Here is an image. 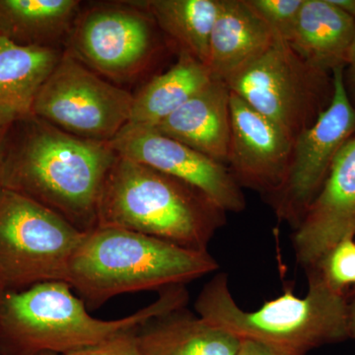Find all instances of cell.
<instances>
[{
	"instance_id": "cell-1",
	"label": "cell",
	"mask_w": 355,
	"mask_h": 355,
	"mask_svg": "<svg viewBox=\"0 0 355 355\" xmlns=\"http://www.w3.org/2000/svg\"><path fill=\"white\" fill-rule=\"evenodd\" d=\"M24 121L18 144L4 149L2 188L53 210L83 232L97 228L103 190L118 157L111 142L80 139L35 116Z\"/></svg>"
},
{
	"instance_id": "cell-2",
	"label": "cell",
	"mask_w": 355,
	"mask_h": 355,
	"mask_svg": "<svg viewBox=\"0 0 355 355\" xmlns=\"http://www.w3.org/2000/svg\"><path fill=\"white\" fill-rule=\"evenodd\" d=\"M65 282L4 291L0 299V355L48 352L64 355L132 330L156 317L181 309L186 286L168 287L150 305L118 320L91 316L84 301Z\"/></svg>"
},
{
	"instance_id": "cell-3",
	"label": "cell",
	"mask_w": 355,
	"mask_h": 355,
	"mask_svg": "<svg viewBox=\"0 0 355 355\" xmlns=\"http://www.w3.org/2000/svg\"><path fill=\"white\" fill-rule=\"evenodd\" d=\"M308 272V292L297 297L288 289L248 312L235 302L226 273H217L203 286L195 303L198 316L240 340H254L286 355L350 340L345 292L331 288L316 268Z\"/></svg>"
},
{
	"instance_id": "cell-4",
	"label": "cell",
	"mask_w": 355,
	"mask_h": 355,
	"mask_svg": "<svg viewBox=\"0 0 355 355\" xmlns=\"http://www.w3.org/2000/svg\"><path fill=\"white\" fill-rule=\"evenodd\" d=\"M219 265L209 252L113 227L86 232L70 263L67 284L96 309L121 294L184 286Z\"/></svg>"
},
{
	"instance_id": "cell-5",
	"label": "cell",
	"mask_w": 355,
	"mask_h": 355,
	"mask_svg": "<svg viewBox=\"0 0 355 355\" xmlns=\"http://www.w3.org/2000/svg\"><path fill=\"white\" fill-rule=\"evenodd\" d=\"M225 214L195 187L118 154L100 200L97 227L205 252L225 224Z\"/></svg>"
},
{
	"instance_id": "cell-6",
	"label": "cell",
	"mask_w": 355,
	"mask_h": 355,
	"mask_svg": "<svg viewBox=\"0 0 355 355\" xmlns=\"http://www.w3.org/2000/svg\"><path fill=\"white\" fill-rule=\"evenodd\" d=\"M85 234L31 198L0 189V282L6 291L67 282Z\"/></svg>"
},
{
	"instance_id": "cell-7",
	"label": "cell",
	"mask_w": 355,
	"mask_h": 355,
	"mask_svg": "<svg viewBox=\"0 0 355 355\" xmlns=\"http://www.w3.org/2000/svg\"><path fill=\"white\" fill-rule=\"evenodd\" d=\"M229 90L295 139L333 97V73L312 67L284 40L275 42L227 83Z\"/></svg>"
},
{
	"instance_id": "cell-8",
	"label": "cell",
	"mask_w": 355,
	"mask_h": 355,
	"mask_svg": "<svg viewBox=\"0 0 355 355\" xmlns=\"http://www.w3.org/2000/svg\"><path fill=\"white\" fill-rule=\"evenodd\" d=\"M132 103V94L64 50L35 100L33 116L80 139L112 142L130 121Z\"/></svg>"
},
{
	"instance_id": "cell-9",
	"label": "cell",
	"mask_w": 355,
	"mask_h": 355,
	"mask_svg": "<svg viewBox=\"0 0 355 355\" xmlns=\"http://www.w3.org/2000/svg\"><path fill=\"white\" fill-rule=\"evenodd\" d=\"M343 69L334 70L330 104L295 137L286 179L266 198L279 220L293 230L321 191L336 155L355 137V108L345 89Z\"/></svg>"
},
{
	"instance_id": "cell-10",
	"label": "cell",
	"mask_w": 355,
	"mask_h": 355,
	"mask_svg": "<svg viewBox=\"0 0 355 355\" xmlns=\"http://www.w3.org/2000/svg\"><path fill=\"white\" fill-rule=\"evenodd\" d=\"M155 27L141 1L96 4L81 10L65 50L95 73L128 78L153 55Z\"/></svg>"
},
{
	"instance_id": "cell-11",
	"label": "cell",
	"mask_w": 355,
	"mask_h": 355,
	"mask_svg": "<svg viewBox=\"0 0 355 355\" xmlns=\"http://www.w3.org/2000/svg\"><path fill=\"white\" fill-rule=\"evenodd\" d=\"M123 157L181 180L225 212H241L246 198L228 167L153 128L127 125L111 142Z\"/></svg>"
},
{
	"instance_id": "cell-12",
	"label": "cell",
	"mask_w": 355,
	"mask_h": 355,
	"mask_svg": "<svg viewBox=\"0 0 355 355\" xmlns=\"http://www.w3.org/2000/svg\"><path fill=\"white\" fill-rule=\"evenodd\" d=\"M227 166L238 184L273 195L286 179L294 137L230 92Z\"/></svg>"
},
{
	"instance_id": "cell-13",
	"label": "cell",
	"mask_w": 355,
	"mask_h": 355,
	"mask_svg": "<svg viewBox=\"0 0 355 355\" xmlns=\"http://www.w3.org/2000/svg\"><path fill=\"white\" fill-rule=\"evenodd\" d=\"M349 238H355V137L331 165L328 177L292 235L296 260L306 270Z\"/></svg>"
},
{
	"instance_id": "cell-14",
	"label": "cell",
	"mask_w": 355,
	"mask_h": 355,
	"mask_svg": "<svg viewBox=\"0 0 355 355\" xmlns=\"http://www.w3.org/2000/svg\"><path fill=\"white\" fill-rule=\"evenodd\" d=\"M153 130L226 165L231 135L227 84L211 79Z\"/></svg>"
},
{
	"instance_id": "cell-15",
	"label": "cell",
	"mask_w": 355,
	"mask_h": 355,
	"mask_svg": "<svg viewBox=\"0 0 355 355\" xmlns=\"http://www.w3.org/2000/svg\"><path fill=\"white\" fill-rule=\"evenodd\" d=\"M275 37L247 0H219L209 41L207 67L210 76L227 83L263 55Z\"/></svg>"
},
{
	"instance_id": "cell-16",
	"label": "cell",
	"mask_w": 355,
	"mask_h": 355,
	"mask_svg": "<svg viewBox=\"0 0 355 355\" xmlns=\"http://www.w3.org/2000/svg\"><path fill=\"white\" fill-rule=\"evenodd\" d=\"M64 51L22 46L0 36V128L33 116L35 100Z\"/></svg>"
},
{
	"instance_id": "cell-17",
	"label": "cell",
	"mask_w": 355,
	"mask_h": 355,
	"mask_svg": "<svg viewBox=\"0 0 355 355\" xmlns=\"http://www.w3.org/2000/svg\"><path fill=\"white\" fill-rule=\"evenodd\" d=\"M354 35V18L330 0H303L287 43L307 64L333 73L347 65Z\"/></svg>"
},
{
	"instance_id": "cell-18",
	"label": "cell",
	"mask_w": 355,
	"mask_h": 355,
	"mask_svg": "<svg viewBox=\"0 0 355 355\" xmlns=\"http://www.w3.org/2000/svg\"><path fill=\"white\" fill-rule=\"evenodd\" d=\"M144 355H235L237 336L181 308L154 318L137 330Z\"/></svg>"
},
{
	"instance_id": "cell-19",
	"label": "cell",
	"mask_w": 355,
	"mask_h": 355,
	"mask_svg": "<svg viewBox=\"0 0 355 355\" xmlns=\"http://www.w3.org/2000/svg\"><path fill=\"white\" fill-rule=\"evenodd\" d=\"M81 6L77 0H0V36L22 46L60 49Z\"/></svg>"
},
{
	"instance_id": "cell-20",
	"label": "cell",
	"mask_w": 355,
	"mask_h": 355,
	"mask_svg": "<svg viewBox=\"0 0 355 355\" xmlns=\"http://www.w3.org/2000/svg\"><path fill=\"white\" fill-rule=\"evenodd\" d=\"M207 67L186 53L176 64L133 95L128 125L154 128L211 81Z\"/></svg>"
},
{
	"instance_id": "cell-21",
	"label": "cell",
	"mask_w": 355,
	"mask_h": 355,
	"mask_svg": "<svg viewBox=\"0 0 355 355\" xmlns=\"http://www.w3.org/2000/svg\"><path fill=\"white\" fill-rule=\"evenodd\" d=\"M158 26L186 53L207 67L212 28L219 0H149L141 1Z\"/></svg>"
},
{
	"instance_id": "cell-22",
	"label": "cell",
	"mask_w": 355,
	"mask_h": 355,
	"mask_svg": "<svg viewBox=\"0 0 355 355\" xmlns=\"http://www.w3.org/2000/svg\"><path fill=\"white\" fill-rule=\"evenodd\" d=\"M313 268L336 291L345 292L347 287L355 286V238L336 244Z\"/></svg>"
},
{
	"instance_id": "cell-23",
	"label": "cell",
	"mask_w": 355,
	"mask_h": 355,
	"mask_svg": "<svg viewBox=\"0 0 355 355\" xmlns=\"http://www.w3.org/2000/svg\"><path fill=\"white\" fill-rule=\"evenodd\" d=\"M277 38H291L303 0H247Z\"/></svg>"
},
{
	"instance_id": "cell-24",
	"label": "cell",
	"mask_w": 355,
	"mask_h": 355,
	"mask_svg": "<svg viewBox=\"0 0 355 355\" xmlns=\"http://www.w3.org/2000/svg\"><path fill=\"white\" fill-rule=\"evenodd\" d=\"M137 334V330L123 331L97 345L64 355H144Z\"/></svg>"
},
{
	"instance_id": "cell-25",
	"label": "cell",
	"mask_w": 355,
	"mask_h": 355,
	"mask_svg": "<svg viewBox=\"0 0 355 355\" xmlns=\"http://www.w3.org/2000/svg\"><path fill=\"white\" fill-rule=\"evenodd\" d=\"M343 80L352 104L355 108V35L354 43L350 49L349 60L343 69Z\"/></svg>"
},
{
	"instance_id": "cell-26",
	"label": "cell",
	"mask_w": 355,
	"mask_h": 355,
	"mask_svg": "<svg viewBox=\"0 0 355 355\" xmlns=\"http://www.w3.org/2000/svg\"><path fill=\"white\" fill-rule=\"evenodd\" d=\"M235 355H286L254 340H241L239 349Z\"/></svg>"
},
{
	"instance_id": "cell-27",
	"label": "cell",
	"mask_w": 355,
	"mask_h": 355,
	"mask_svg": "<svg viewBox=\"0 0 355 355\" xmlns=\"http://www.w3.org/2000/svg\"><path fill=\"white\" fill-rule=\"evenodd\" d=\"M330 2L355 19V0H330Z\"/></svg>"
},
{
	"instance_id": "cell-28",
	"label": "cell",
	"mask_w": 355,
	"mask_h": 355,
	"mask_svg": "<svg viewBox=\"0 0 355 355\" xmlns=\"http://www.w3.org/2000/svg\"><path fill=\"white\" fill-rule=\"evenodd\" d=\"M9 128H0V189L2 188V167H3L4 149H6V141L7 130Z\"/></svg>"
},
{
	"instance_id": "cell-29",
	"label": "cell",
	"mask_w": 355,
	"mask_h": 355,
	"mask_svg": "<svg viewBox=\"0 0 355 355\" xmlns=\"http://www.w3.org/2000/svg\"><path fill=\"white\" fill-rule=\"evenodd\" d=\"M349 329L350 340H355V298L352 304H349Z\"/></svg>"
},
{
	"instance_id": "cell-30",
	"label": "cell",
	"mask_w": 355,
	"mask_h": 355,
	"mask_svg": "<svg viewBox=\"0 0 355 355\" xmlns=\"http://www.w3.org/2000/svg\"><path fill=\"white\" fill-rule=\"evenodd\" d=\"M26 355H60V354H53V352H35V354H26Z\"/></svg>"
},
{
	"instance_id": "cell-31",
	"label": "cell",
	"mask_w": 355,
	"mask_h": 355,
	"mask_svg": "<svg viewBox=\"0 0 355 355\" xmlns=\"http://www.w3.org/2000/svg\"><path fill=\"white\" fill-rule=\"evenodd\" d=\"M4 291H6V288H4L3 286H2L1 282H0V299H1L2 294H3Z\"/></svg>"
}]
</instances>
